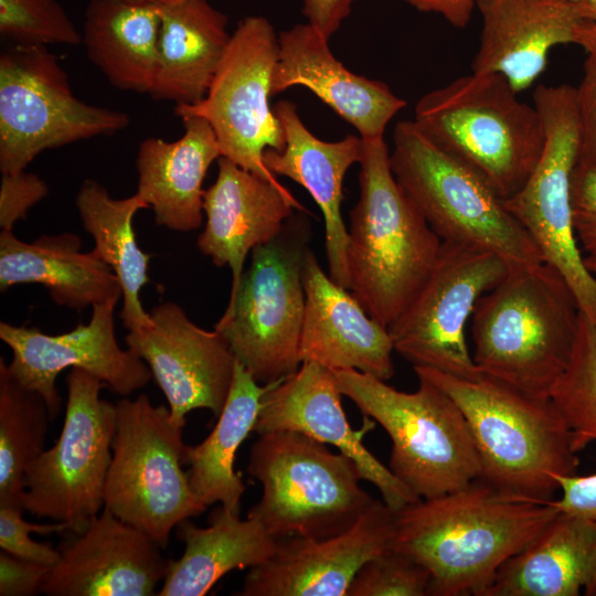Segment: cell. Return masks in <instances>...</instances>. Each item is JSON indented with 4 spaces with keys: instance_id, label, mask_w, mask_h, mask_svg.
Returning <instances> with one entry per match:
<instances>
[{
    "instance_id": "cell-32",
    "label": "cell",
    "mask_w": 596,
    "mask_h": 596,
    "mask_svg": "<svg viewBox=\"0 0 596 596\" xmlns=\"http://www.w3.org/2000/svg\"><path fill=\"white\" fill-rule=\"evenodd\" d=\"M83 228L93 237L91 252L106 263L117 276L123 289L120 319L128 331L152 324L140 301V291L150 280L151 255L143 252L132 227L135 214L149 205L135 193L115 199L107 189L93 179L82 183L75 199Z\"/></svg>"
},
{
    "instance_id": "cell-21",
    "label": "cell",
    "mask_w": 596,
    "mask_h": 596,
    "mask_svg": "<svg viewBox=\"0 0 596 596\" xmlns=\"http://www.w3.org/2000/svg\"><path fill=\"white\" fill-rule=\"evenodd\" d=\"M482 20L473 73L504 76L520 93L547 66L554 46L575 43L576 25L593 20L582 0H477Z\"/></svg>"
},
{
    "instance_id": "cell-1",
    "label": "cell",
    "mask_w": 596,
    "mask_h": 596,
    "mask_svg": "<svg viewBox=\"0 0 596 596\" xmlns=\"http://www.w3.org/2000/svg\"><path fill=\"white\" fill-rule=\"evenodd\" d=\"M560 511L508 497L480 477L394 511L391 547L430 575L428 596H485L499 568Z\"/></svg>"
},
{
    "instance_id": "cell-15",
    "label": "cell",
    "mask_w": 596,
    "mask_h": 596,
    "mask_svg": "<svg viewBox=\"0 0 596 596\" xmlns=\"http://www.w3.org/2000/svg\"><path fill=\"white\" fill-rule=\"evenodd\" d=\"M509 269L494 253L443 242L427 280L389 327L394 351L413 366L460 379L481 376L467 345L466 324L479 298Z\"/></svg>"
},
{
    "instance_id": "cell-25",
    "label": "cell",
    "mask_w": 596,
    "mask_h": 596,
    "mask_svg": "<svg viewBox=\"0 0 596 596\" xmlns=\"http://www.w3.org/2000/svg\"><path fill=\"white\" fill-rule=\"evenodd\" d=\"M284 130L285 146L266 149L263 160L274 175L304 187L319 206L324 222V247L330 278L349 289L348 228L341 214L347 171L362 157L363 139L348 135L338 141L316 137L302 123L296 104L279 100L273 107Z\"/></svg>"
},
{
    "instance_id": "cell-33",
    "label": "cell",
    "mask_w": 596,
    "mask_h": 596,
    "mask_svg": "<svg viewBox=\"0 0 596 596\" xmlns=\"http://www.w3.org/2000/svg\"><path fill=\"white\" fill-rule=\"evenodd\" d=\"M273 383L259 384L236 360L231 390L214 428L203 441L189 446V483L205 507L220 503L240 512L245 485L235 471L236 454L254 430L262 397Z\"/></svg>"
},
{
    "instance_id": "cell-22",
    "label": "cell",
    "mask_w": 596,
    "mask_h": 596,
    "mask_svg": "<svg viewBox=\"0 0 596 596\" xmlns=\"http://www.w3.org/2000/svg\"><path fill=\"white\" fill-rule=\"evenodd\" d=\"M295 210L308 213L283 184H274L225 157L217 160L216 179L204 191L206 223L196 246L215 266L230 267V295L238 287L247 255L279 234Z\"/></svg>"
},
{
    "instance_id": "cell-30",
    "label": "cell",
    "mask_w": 596,
    "mask_h": 596,
    "mask_svg": "<svg viewBox=\"0 0 596 596\" xmlns=\"http://www.w3.org/2000/svg\"><path fill=\"white\" fill-rule=\"evenodd\" d=\"M175 529L184 551L169 560L159 596H203L231 571L265 563L277 545L257 520H242L240 512L222 504L211 512L207 526L185 519Z\"/></svg>"
},
{
    "instance_id": "cell-23",
    "label": "cell",
    "mask_w": 596,
    "mask_h": 596,
    "mask_svg": "<svg viewBox=\"0 0 596 596\" xmlns=\"http://www.w3.org/2000/svg\"><path fill=\"white\" fill-rule=\"evenodd\" d=\"M302 284L301 362H316L331 371L356 370L389 381L395 373L389 329L322 270L309 247L302 259Z\"/></svg>"
},
{
    "instance_id": "cell-10",
    "label": "cell",
    "mask_w": 596,
    "mask_h": 596,
    "mask_svg": "<svg viewBox=\"0 0 596 596\" xmlns=\"http://www.w3.org/2000/svg\"><path fill=\"white\" fill-rule=\"evenodd\" d=\"M116 413L104 508L166 547L181 521L207 508L183 470L189 448L183 427L172 422L169 408L155 406L146 394L123 397Z\"/></svg>"
},
{
    "instance_id": "cell-24",
    "label": "cell",
    "mask_w": 596,
    "mask_h": 596,
    "mask_svg": "<svg viewBox=\"0 0 596 596\" xmlns=\"http://www.w3.org/2000/svg\"><path fill=\"white\" fill-rule=\"evenodd\" d=\"M294 86L312 92L362 139L383 138L389 123L406 106L385 83L348 70L330 51L329 39L308 22L278 35L272 95Z\"/></svg>"
},
{
    "instance_id": "cell-2",
    "label": "cell",
    "mask_w": 596,
    "mask_h": 596,
    "mask_svg": "<svg viewBox=\"0 0 596 596\" xmlns=\"http://www.w3.org/2000/svg\"><path fill=\"white\" fill-rule=\"evenodd\" d=\"M579 307L547 263L511 266L471 315L472 359L481 374L550 398L575 341Z\"/></svg>"
},
{
    "instance_id": "cell-29",
    "label": "cell",
    "mask_w": 596,
    "mask_h": 596,
    "mask_svg": "<svg viewBox=\"0 0 596 596\" xmlns=\"http://www.w3.org/2000/svg\"><path fill=\"white\" fill-rule=\"evenodd\" d=\"M158 65L149 95L175 105L202 100L225 53L228 19L207 0L160 4Z\"/></svg>"
},
{
    "instance_id": "cell-42",
    "label": "cell",
    "mask_w": 596,
    "mask_h": 596,
    "mask_svg": "<svg viewBox=\"0 0 596 596\" xmlns=\"http://www.w3.org/2000/svg\"><path fill=\"white\" fill-rule=\"evenodd\" d=\"M52 567L0 552V596H32L42 588Z\"/></svg>"
},
{
    "instance_id": "cell-20",
    "label": "cell",
    "mask_w": 596,
    "mask_h": 596,
    "mask_svg": "<svg viewBox=\"0 0 596 596\" xmlns=\"http://www.w3.org/2000/svg\"><path fill=\"white\" fill-rule=\"evenodd\" d=\"M60 549L42 588L47 596H151L169 560L146 533L107 508Z\"/></svg>"
},
{
    "instance_id": "cell-5",
    "label": "cell",
    "mask_w": 596,
    "mask_h": 596,
    "mask_svg": "<svg viewBox=\"0 0 596 596\" xmlns=\"http://www.w3.org/2000/svg\"><path fill=\"white\" fill-rule=\"evenodd\" d=\"M413 121L503 200L528 181L545 142L538 109L520 100L508 79L496 73L471 72L426 93Z\"/></svg>"
},
{
    "instance_id": "cell-12",
    "label": "cell",
    "mask_w": 596,
    "mask_h": 596,
    "mask_svg": "<svg viewBox=\"0 0 596 596\" xmlns=\"http://www.w3.org/2000/svg\"><path fill=\"white\" fill-rule=\"evenodd\" d=\"M66 386L60 437L28 466L21 503L32 515L79 532L104 508L117 413L100 397L106 385L87 371L71 369Z\"/></svg>"
},
{
    "instance_id": "cell-40",
    "label": "cell",
    "mask_w": 596,
    "mask_h": 596,
    "mask_svg": "<svg viewBox=\"0 0 596 596\" xmlns=\"http://www.w3.org/2000/svg\"><path fill=\"white\" fill-rule=\"evenodd\" d=\"M575 236L585 259L596 262V169L576 164L571 178Z\"/></svg>"
},
{
    "instance_id": "cell-39",
    "label": "cell",
    "mask_w": 596,
    "mask_h": 596,
    "mask_svg": "<svg viewBox=\"0 0 596 596\" xmlns=\"http://www.w3.org/2000/svg\"><path fill=\"white\" fill-rule=\"evenodd\" d=\"M22 507L0 505V547L2 551L32 562L53 567L61 557L60 550L50 543L36 542L31 533L47 535L71 531L66 522L30 523L23 519Z\"/></svg>"
},
{
    "instance_id": "cell-47",
    "label": "cell",
    "mask_w": 596,
    "mask_h": 596,
    "mask_svg": "<svg viewBox=\"0 0 596 596\" xmlns=\"http://www.w3.org/2000/svg\"><path fill=\"white\" fill-rule=\"evenodd\" d=\"M151 1L163 4V3L175 2V1H179V0H151Z\"/></svg>"
},
{
    "instance_id": "cell-48",
    "label": "cell",
    "mask_w": 596,
    "mask_h": 596,
    "mask_svg": "<svg viewBox=\"0 0 596 596\" xmlns=\"http://www.w3.org/2000/svg\"><path fill=\"white\" fill-rule=\"evenodd\" d=\"M593 11V20L596 21V6H590Z\"/></svg>"
},
{
    "instance_id": "cell-38",
    "label": "cell",
    "mask_w": 596,
    "mask_h": 596,
    "mask_svg": "<svg viewBox=\"0 0 596 596\" xmlns=\"http://www.w3.org/2000/svg\"><path fill=\"white\" fill-rule=\"evenodd\" d=\"M575 44L586 54L583 77L575 87L579 134L576 164L596 169V21L585 19L576 25Z\"/></svg>"
},
{
    "instance_id": "cell-17",
    "label": "cell",
    "mask_w": 596,
    "mask_h": 596,
    "mask_svg": "<svg viewBox=\"0 0 596 596\" xmlns=\"http://www.w3.org/2000/svg\"><path fill=\"white\" fill-rule=\"evenodd\" d=\"M152 324L128 331L127 349L141 359L164 394L172 422L183 427L185 415L198 408L222 412L236 359L216 330L191 321L172 301L155 306Z\"/></svg>"
},
{
    "instance_id": "cell-34",
    "label": "cell",
    "mask_w": 596,
    "mask_h": 596,
    "mask_svg": "<svg viewBox=\"0 0 596 596\" xmlns=\"http://www.w3.org/2000/svg\"><path fill=\"white\" fill-rule=\"evenodd\" d=\"M51 419L42 395L20 384L1 358L0 505L22 507L25 471L44 450Z\"/></svg>"
},
{
    "instance_id": "cell-9",
    "label": "cell",
    "mask_w": 596,
    "mask_h": 596,
    "mask_svg": "<svg viewBox=\"0 0 596 596\" xmlns=\"http://www.w3.org/2000/svg\"><path fill=\"white\" fill-rule=\"evenodd\" d=\"M311 235L308 219L294 213L279 234L256 246L214 326L235 359L262 385L288 376L301 364L302 259Z\"/></svg>"
},
{
    "instance_id": "cell-28",
    "label": "cell",
    "mask_w": 596,
    "mask_h": 596,
    "mask_svg": "<svg viewBox=\"0 0 596 596\" xmlns=\"http://www.w3.org/2000/svg\"><path fill=\"white\" fill-rule=\"evenodd\" d=\"M596 521L558 512L497 572L485 596H594Z\"/></svg>"
},
{
    "instance_id": "cell-49",
    "label": "cell",
    "mask_w": 596,
    "mask_h": 596,
    "mask_svg": "<svg viewBox=\"0 0 596 596\" xmlns=\"http://www.w3.org/2000/svg\"><path fill=\"white\" fill-rule=\"evenodd\" d=\"M588 2L590 6H596V0H582Z\"/></svg>"
},
{
    "instance_id": "cell-50",
    "label": "cell",
    "mask_w": 596,
    "mask_h": 596,
    "mask_svg": "<svg viewBox=\"0 0 596 596\" xmlns=\"http://www.w3.org/2000/svg\"><path fill=\"white\" fill-rule=\"evenodd\" d=\"M594 596H596V586H595V590H594Z\"/></svg>"
},
{
    "instance_id": "cell-35",
    "label": "cell",
    "mask_w": 596,
    "mask_h": 596,
    "mask_svg": "<svg viewBox=\"0 0 596 596\" xmlns=\"http://www.w3.org/2000/svg\"><path fill=\"white\" fill-rule=\"evenodd\" d=\"M576 453L596 441V326L579 313L568 362L550 391Z\"/></svg>"
},
{
    "instance_id": "cell-18",
    "label": "cell",
    "mask_w": 596,
    "mask_h": 596,
    "mask_svg": "<svg viewBox=\"0 0 596 596\" xmlns=\"http://www.w3.org/2000/svg\"><path fill=\"white\" fill-rule=\"evenodd\" d=\"M340 392L331 370L304 361L288 376L274 382L263 395L254 433L294 430L334 446L351 458L362 480L377 488L393 511L418 500L396 476L363 444L376 422L363 416L360 429H353L342 407Z\"/></svg>"
},
{
    "instance_id": "cell-37",
    "label": "cell",
    "mask_w": 596,
    "mask_h": 596,
    "mask_svg": "<svg viewBox=\"0 0 596 596\" xmlns=\"http://www.w3.org/2000/svg\"><path fill=\"white\" fill-rule=\"evenodd\" d=\"M429 584L423 565L390 546L361 566L347 596H428Z\"/></svg>"
},
{
    "instance_id": "cell-44",
    "label": "cell",
    "mask_w": 596,
    "mask_h": 596,
    "mask_svg": "<svg viewBox=\"0 0 596 596\" xmlns=\"http://www.w3.org/2000/svg\"><path fill=\"white\" fill-rule=\"evenodd\" d=\"M302 14L307 22L327 39L339 30L358 0H301Z\"/></svg>"
},
{
    "instance_id": "cell-26",
    "label": "cell",
    "mask_w": 596,
    "mask_h": 596,
    "mask_svg": "<svg viewBox=\"0 0 596 596\" xmlns=\"http://www.w3.org/2000/svg\"><path fill=\"white\" fill-rule=\"evenodd\" d=\"M181 120L184 134L178 140L149 137L139 145L136 193L153 211L157 225L190 232L202 224L203 181L222 151L204 118L184 116Z\"/></svg>"
},
{
    "instance_id": "cell-13",
    "label": "cell",
    "mask_w": 596,
    "mask_h": 596,
    "mask_svg": "<svg viewBox=\"0 0 596 596\" xmlns=\"http://www.w3.org/2000/svg\"><path fill=\"white\" fill-rule=\"evenodd\" d=\"M533 105L543 121L544 148L528 181L504 204L596 326V276L585 265L572 220L571 178L579 143L575 87L539 85Z\"/></svg>"
},
{
    "instance_id": "cell-27",
    "label": "cell",
    "mask_w": 596,
    "mask_h": 596,
    "mask_svg": "<svg viewBox=\"0 0 596 596\" xmlns=\"http://www.w3.org/2000/svg\"><path fill=\"white\" fill-rule=\"evenodd\" d=\"M72 233L42 235L32 243L13 231L0 233V290L19 284L45 287L52 300L73 310L118 302L123 289L113 269L91 252L81 253Z\"/></svg>"
},
{
    "instance_id": "cell-46",
    "label": "cell",
    "mask_w": 596,
    "mask_h": 596,
    "mask_svg": "<svg viewBox=\"0 0 596 596\" xmlns=\"http://www.w3.org/2000/svg\"><path fill=\"white\" fill-rule=\"evenodd\" d=\"M585 265L589 269L590 273H593L596 276V262L585 259Z\"/></svg>"
},
{
    "instance_id": "cell-3",
    "label": "cell",
    "mask_w": 596,
    "mask_h": 596,
    "mask_svg": "<svg viewBox=\"0 0 596 596\" xmlns=\"http://www.w3.org/2000/svg\"><path fill=\"white\" fill-rule=\"evenodd\" d=\"M444 390L462 412L486 482L503 494L534 502L554 499L556 475L579 465L571 432L550 398L528 395L496 379H460L413 366Z\"/></svg>"
},
{
    "instance_id": "cell-36",
    "label": "cell",
    "mask_w": 596,
    "mask_h": 596,
    "mask_svg": "<svg viewBox=\"0 0 596 596\" xmlns=\"http://www.w3.org/2000/svg\"><path fill=\"white\" fill-rule=\"evenodd\" d=\"M0 34L12 45L82 43V33L56 0H0Z\"/></svg>"
},
{
    "instance_id": "cell-43",
    "label": "cell",
    "mask_w": 596,
    "mask_h": 596,
    "mask_svg": "<svg viewBox=\"0 0 596 596\" xmlns=\"http://www.w3.org/2000/svg\"><path fill=\"white\" fill-rule=\"evenodd\" d=\"M561 497L547 502L561 512L596 521V473L556 475Z\"/></svg>"
},
{
    "instance_id": "cell-41",
    "label": "cell",
    "mask_w": 596,
    "mask_h": 596,
    "mask_svg": "<svg viewBox=\"0 0 596 596\" xmlns=\"http://www.w3.org/2000/svg\"><path fill=\"white\" fill-rule=\"evenodd\" d=\"M49 193L47 184L36 174L24 171L4 173L0 185L1 231H13L14 224L24 220L29 210Z\"/></svg>"
},
{
    "instance_id": "cell-14",
    "label": "cell",
    "mask_w": 596,
    "mask_h": 596,
    "mask_svg": "<svg viewBox=\"0 0 596 596\" xmlns=\"http://www.w3.org/2000/svg\"><path fill=\"white\" fill-rule=\"evenodd\" d=\"M278 36L264 17L241 20L202 100L175 105L178 117L199 116L212 127L222 157L274 184H281L265 166L266 149L280 150L285 135L270 107L272 75Z\"/></svg>"
},
{
    "instance_id": "cell-31",
    "label": "cell",
    "mask_w": 596,
    "mask_h": 596,
    "mask_svg": "<svg viewBox=\"0 0 596 596\" xmlns=\"http://www.w3.org/2000/svg\"><path fill=\"white\" fill-rule=\"evenodd\" d=\"M160 24V3L151 0H91L82 43L111 85L149 94L158 65Z\"/></svg>"
},
{
    "instance_id": "cell-19",
    "label": "cell",
    "mask_w": 596,
    "mask_h": 596,
    "mask_svg": "<svg viewBox=\"0 0 596 596\" xmlns=\"http://www.w3.org/2000/svg\"><path fill=\"white\" fill-rule=\"evenodd\" d=\"M394 511L373 500L343 532L277 540L274 554L249 568L240 596H347L361 566L391 546Z\"/></svg>"
},
{
    "instance_id": "cell-6",
    "label": "cell",
    "mask_w": 596,
    "mask_h": 596,
    "mask_svg": "<svg viewBox=\"0 0 596 596\" xmlns=\"http://www.w3.org/2000/svg\"><path fill=\"white\" fill-rule=\"evenodd\" d=\"M332 373L342 395L387 433L392 441L389 468L416 497H438L481 476L462 412L432 381L417 376V390L403 392L356 370Z\"/></svg>"
},
{
    "instance_id": "cell-7",
    "label": "cell",
    "mask_w": 596,
    "mask_h": 596,
    "mask_svg": "<svg viewBox=\"0 0 596 596\" xmlns=\"http://www.w3.org/2000/svg\"><path fill=\"white\" fill-rule=\"evenodd\" d=\"M247 472L262 486L248 513L276 540L322 539L345 531L374 500L355 462L327 444L294 430L258 435Z\"/></svg>"
},
{
    "instance_id": "cell-16",
    "label": "cell",
    "mask_w": 596,
    "mask_h": 596,
    "mask_svg": "<svg viewBox=\"0 0 596 596\" xmlns=\"http://www.w3.org/2000/svg\"><path fill=\"white\" fill-rule=\"evenodd\" d=\"M116 305H95L87 323L61 334L0 322V339L12 351L7 364L9 373L42 395L52 419L58 415L62 402L55 382L67 368L87 371L121 396L142 389L152 377L141 359L119 347L115 336Z\"/></svg>"
},
{
    "instance_id": "cell-11",
    "label": "cell",
    "mask_w": 596,
    "mask_h": 596,
    "mask_svg": "<svg viewBox=\"0 0 596 596\" xmlns=\"http://www.w3.org/2000/svg\"><path fill=\"white\" fill-rule=\"evenodd\" d=\"M128 114L77 98L57 56L44 45L0 54V171L18 173L47 149L116 134Z\"/></svg>"
},
{
    "instance_id": "cell-8",
    "label": "cell",
    "mask_w": 596,
    "mask_h": 596,
    "mask_svg": "<svg viewBox=\"0 0 596 596\" xmlns=\"http://www.w3.org/2000/svg\"><path fill=\"white\" fill-rule=\"evenodd\" d=\"M392 172L441 242L491 252L509 266L543 263L504 200L472 169L435 146L413 120L396 124Z\"/></svg>"
},
{
    "instance_id": "cell-45",
    "label": "cell",
    "mask_w": 596,
    "mask_h": 596,
    "mask_svg": "<svg viewBox=\"0 0 596 596\" xmlns=\"http://www.w3.org/2000/svg\"><path fill=\"white\" fill-rule=\"evenodd\" d=\"M421 12L440 14L456 28H465L476 8L477 0H404Z\"/></svg>"
},
{
    "instance_id": "cell-4",
    "label": "cell",
    "mask_w": 596,
    "mask_h": 596,
    "mask_svg": "<svg viewBox=\"0 0 596 596\" xmlns=\"http://www.w3.org/2000/svg\"><path fill=\"white\" fill-rule=\"evenodd\" d=\"M359 163L360 195L349 213V290L389 329L427 280L443 242L397 183L384 138L363 139Z\"/></svg>"
}]
</instances>
